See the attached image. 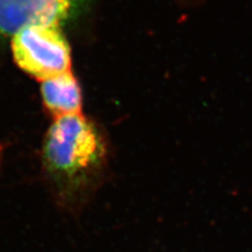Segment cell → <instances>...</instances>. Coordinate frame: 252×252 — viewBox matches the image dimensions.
<instances>
[{
	"label": "cell",
	"instance_id": "cell-1",
	"mask_svg": "<svg viewBox=\"0 0 252 252\" xmlns=\"http://www.w3.org/2000/svg\"><path fill=\"white\" fill-rule=\"evenodd\" d=\"M106 144L99 128L81 114L56 118L43 140L47 175L63 195H74L92 184L103 168Z\"/></svg>",
	"mask_w": 252,
	"mask_h": 252
},
{
	"label": "cell",
	"instance_id": "cell-4",
	"mask_svg": "<svg viewBox=\"0 0 252 252\" xmlns=\"http://www.w3.org/2000/svg\"><path fill=\"white\" fill-rule=\"evenodd\" d=\"M41 96L55 119L81 114L82 92L70 69L41 81Z\"/></svg>",
	"mask_w": 252,
	"mask_h": 252
},
{
	"label": "cell",
	"instance_id": "cell-3",
	"mask_svg": "<svg viewBox=\"0 0 252 252\" xmlns=\"http://www.w3.org/2000/svg\"><path fill=\"white\" fill-rule=\"evenodd\" d=\"M75 0H0V36H14L33 26H59Z\"/></svg>",
	"mask_w": 252,
	"mask_h": 252
},
{
	"label": "cell",
	"instance_id": "cell-2",
	"mask_svg": "<svg viewBox=\"0 0 252 252\" xmlns=\"http://www.w3.org/2000/svg\"><path fill=\"white\" fill-rule=\"evenodd\" d=\"M12 51L18 66L38 80L70 69V49L59 26H33L12 37Z\"/></svg>",
	"mask_w": 252,
	"mask_h": 252
}]
</instances>
